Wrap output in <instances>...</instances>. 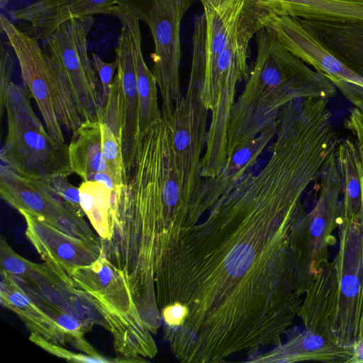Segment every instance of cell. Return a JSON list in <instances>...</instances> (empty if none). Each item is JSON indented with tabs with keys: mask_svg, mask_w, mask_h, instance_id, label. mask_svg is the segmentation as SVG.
I'll use <instances>...</instances> for the list:
<instances>
[{
	"mask_svg": "<svg viewBox=\"0 0 363 363\" xmlns=\"http://www.w3.org/2000/svg\"><path fill=\"white\" fill-rule=\"evenodd\" d=\"M300 201L233 189L182 229L154 279L159 311L179 303L183 325L164 330L176 359L218 363L282 343L302 303Z\"/></svg>",
	"mask_w": 363,
	"mask_h": 363,
	"instance_id": "6da1fadb",
	"label": "cell"
},
{
	"mask_svg": "<svg viewBox=\"0 0 363 363\" xmlns=\"http://www.w3.org/2000/svg\"><path fill=\"white\" fill-rule=\"evenodd\" d=\"M191 200L173 164L168 123L162 118L142 137L114 220L152 242L159 262L188 223Z\"/></svg>",
	"mask_w": 363,
	"mask_h": 363,
	"instance_id": "7a4b0ae2",
	"label": "cell"
},
{
	"mask_svg": "<svg viewBox=\"0 0 363 363\" xmlns=\"http://www.w3.org/2000/svg\"><path fill=\"white\" fill-rule=\"evenodd\" d=\"M257 55L231 111L227 159L242 144L276 125L281 109L298 99H330L336 86L286 49L263 27L255 34Z\"/></svg>",
	"mask_w": 363,
	"mask_h": 363,
	"instance_id": "3957f363",
	"label": "cell"
},
{
	"mask_svg": "<svg viewBox=\"0 0 363 363\" xmlns=\"http://www.w3.org/2000/svg\"><path fill=\"white\" fill-rule=\"evenodd\" d=\"M339 229L337 255L308 288L298 316L305 329L354 347L363 314V229L359 218Z\"/></svg>",
	"mask_w": 363,
	"mask_h": 363,
	"instance_id": "277c9868",
	"label": "cell"
},
{
	"mask_svg": "<svg viewBox=\"0 0 363 363\" xmlns=\"http://www.w3.org/2000/svg\"><path fill=\"white\" fill-rule=\"evenodd\" d=\"M65 272L73 291L94 313L97 324L112 334L116 352L130 362H146L144 358L155 356L157 350L152 333L118 267L101 255L90 264Z\"/></svg>",
	"mask_w": 363,
	"mask_h": 363,
	"instance_id": "5b68a950",
	"label": "cell"
},
{
	"mask_svg": "<svg viewBox=\"0 0 363 363\" xmlns=\"http://www.w3.org/2000/svg\"><path fill=\"white\" fill-rule=\"evenodd\" d=\"M93 22L94 18L70 19L43 41L52 66L58 118L72 133L84 122L101 121V91L87 50Z\"/></svg>",
	"mask_w": 363,
	"mask_h": 363,
	"instance_id": "8992f818",
	"label": "cell"
},
{
	"mask_svg": "<svg viewBox=\"0 0 363 363\" xmlns=\"http://www.w3.org/2000/svg\"><path fill=\"white\" fill-rule=\"evenodd\" d=\"M28 89L13 81L4 102L8 130L1 160L19 175L46 180L73 173L68 145L55 140L33 111Z\"/></svg>",
	"mask_w": 363,
	"mask_h": 363,
	"instance_id": "52a82bcc",
	"label": "cell"
},
{
	"mask_svg": "<svg viewBox=\"0 0 363 363\" xmlns=\"http://www.w3.org/2000/svg\"><path fill=\"white\" fill-rule=\"evenodd\" d=\"M196 0H121L115 6L145 22L155 45L152 72L162 99V118L168 120L183 97L180 86V27Z\"/></svg>",
	"mask_w": 363,
	"mask_h": 363,
	"instance_id": "ba28073f",
	"label": "cell"
},
{
	"mask_svg": "<svg viewBox=\"0 0 363 363\" xmlns=\"http://www.w3.org/2000/svg\"><path fill=\"white\" fill-rule=\"evenodd\" d=\"M336 152V150H335ZM335 152L326 161L320 174V192L313 209L301 216L298 237L299 288L304 295L328 261L329 247L341 220L342 184Z\"/></svg>",
	"mask_w": 363,
	"mask_h": 363,
	"instance_id": "9c48e42d",
	"label": "cell"
},
{
	"mask_svg": "<svg viewBox=\"0 0 363 363\" xmlns=\"http://www.w3.org/2000/svg\"><path fill=\"white\" fill-rule=\"evenodd\" d=\"M203 13L195 18L192 60L188 84L202 89L201 98L209 111L212 78L218 56L255 0H199Z\"/></svg>",
	"mask_w": 363,
	"mask_h": 363,
	"instance_id": "30bf717a",
	"label": "cell"
},
{
	"mask_svg": "<svg viewBox=\"0 0 363 363\" xmlns=\"http://www.w3.org/2000/svg\"><path fill=\"white\" fill-rule=\"evenodd\" d=\"M200 87L188 84L185 96L166 120L169 125L173 164L182 187L191 200L202 180L201 154L207 140L208 110Z\"/></svg>",
	"mask_w": 363,
	"mask_h": 363,
	"instance_id": "8fae6325",
	"label": "cell"
},
{
	"mask_svg": "<svg viewBox=\"0 0 363 363\" xmlns=\"http://www.w3.org/2000/svg\"><path fill=\"white\" fill-rule=\"evenodd\" d=\"M0 194L16 210L36 215L70 235L99 243L96 235L84 220V214L52 192L44 180L22 177L2 162Z\"/></svg>",
	"mask_w": 363,
	"mask_h": 363,
	"instance_id": "7c38bea8",
	"label": "cell"
},
{
	"mask_svg": "<svg viewBox=\"0 0 363 363\" xmlns=\"http://www.w3.org/2000/svg\"><path fill=\"white\" fill-rule=\"evenodd\" d=\"M0 26L6 36V43L17 57L23 84L35 101L46 130L55 140L66 143L57 111L53 70L49 55L38 39L20 30L3 13Z\"/></svg>",
	"mask_w": 363,
	"mask_h": 363,
	"instance_id": "4fadbf2b",
	"label": "cell"
},
{
	"mask_svg": "<svg viewBox=\"0 0 363 363\" xmlns=\"http://www.w3.org/2000/svg\"><path fill=\"white\" fill-rule=\"evenodd\" d=\"M262 21L286 49L333 84L347 82L363 88V77L330 52L296 18L269 13Z\"/></svg>",
	"mask_w": 363,
	"mask_h": 363,
	"instance_id": "5bb4252c",
	"label": "cell"
},
{
	"mask_svg": "<svg viewBox=\"0 0 363 363\" xmlns=\"http://www.w3.org/2000/svg\"><path fill=\"white\" fill-rule=\"evenodd\" d=\"M277 127V124L264 130L238 147L227 159L218 175L202 179L194 194L186 228L196 224L218 200L229 193L252 168L264 148L274 139Z\"/></svg>",
	"mask_w": 363,
	"mask_h": 363,
	"instance_id": "9a60e30c",
	"label": "cell"
},
{
	"mask_svg": "<svg viewBox=\"0 0 363 363\" xmlns=\"http://www.w3.org/2000/svg\"><path fill=\"white\" fill-rule=\"evenodd\" d=\"M18 211L26 220V237L45 262L66 271L90 264L102 255L100 243L74 237L36 215Z\"/></svg>",
	"mask_w": 363,
	"mask_h": 363,
	"instance_id": "2e32d148",
	"label": "cell"
},
{
	"mask_svg": "<svg viewBox=\"0 0 363 363\" xmlns=\"http://www.w3.org/2000/svg\"><path fill=\"white\" fill-rule=\"evenodd\" d=\"M121 0H35L11 10L14 21L27 23L30 35L44 41L61 24L70 19L110 14Z\"/></svg>",
	"mask_w": 363,
	"mask_h": 363,
	"instance_id": "e0dca14e",
	"label": "cell"
},
{
	"mask_svg": "<svg viewBox=\"0 0 363 363\" xmlns=\"http://www.w3.org/2000/svg\"><path fill=\"white\" fill-rule=\"evenodd\" d=\"M116 74L121 79L124 96L125 121L122 137V149L127 176L133 167L139 145V100L133 45L130 33L122 25L115 48Z\"/></svg>",
	"mask_w": 363,
	"mask_h": 363,
	"instance_id": "ac0fdd59",
	"label": "cell"
},
{
	"mask_svg": "<svg viewBox=\"0 0 363 363\" xmlns=\"http://www.w3.org/2000/svg\"><path fill=\"white\" fill-rule=\"evenodd\" d=\"M354 356L353 347L342 346L316 331L304 329L271 351L250 357L248 362L352 363Z\"/></svg>",
	"mask_w": 363,
	"mask_h": 363,
	"instance_id": "d6986e66",
	"label": "cell"
},
{
	"mask_svg": "<svg viewBox=\"0 0 363 363\" xmlns=\"http://www.w3.org/2000/svg\"><path fill=\"white\" fill-rule=\"evenodd\" d=\"M110 15L117 17L121 24L127 27L133 40L139 100V133L141 140L151 127L162 119V111L158 105V86L152 71L147 66L143 57L140 21L116 7L112 8Z\"/></svg>",
	"mask_w": 363,
	"mask_h": 363,
	"instance_id": "ffe728a7",
	"label": "cell"
},
{
	"mask_svg": "<svg viewBox=\"0 0 363 363\" xmlns=\"http://www.w3.org/2000/svg\"><path fill=\"white\" fill-rule=\"evenodd\" d=\"M273 13L308 21L363 24V0H255Z\"/></svg>",
	"mask_w": 363,
	"mask_h": 363,
	"instance_id": "44dd1931",
	"label": "cell"
},
{
	"mask_svg": "<svg viewBox=\"0 0 363 363\" xmlns=\"http://www.w3.org/2000/svg\"><path fill=\"white\" fill-rule=\"evenodd\" d=\"M1 303L14 312L30 333L45 340L66 345L63 333L55 320L40 308L11 274L1 270Z\"/></svg>",
	"mask_w": 363,
	"mask_h": 363,
	"instance_id": "7402d4cb",
	"label": "cell"
},
{
	"mask_svg": "<svg viewBox=\"0 0 363 363\" xmlns=\"http://www.w3.org/2000/svg\"><path fill=\"white\" fill-rule=\"evenodd\" d=\"M330 52L363 77V24L296 18Z\"/></svg>",
	"mask_w": 363,
	"mask_h": 363,
	"instance_id": "603a6c76",
	"label": "cell"
},
{
	"mask_svg": "<svg viewBox=\"0 0 363 363\" xmlns=\"http://www.w3.org/2000/svg\"><path fill=\"white\" fill-rule=\"evenodd\" d=\"M68 147L72 170L84 181L97 172L109 173L102 150L101 122L83 123L73 132Z\"/></svg>",
	"mask_w": 363,
	"mask_h": 363,
	"instance_id": "cb8c5ba5",
	"label": "cell"
},
{
	"mask_svg": "<svg viewBox=\"0 0 363 363\" xmlns=\"http://www.w3.org/2000/svg\"><path fill=\"white\" fill-rule=\"evenodd\" d=\"M335 154L343 196L340 225L350 224L359 217L362 198L358 169L359 157L354 140L346 138L341 140Z\"/></svg>",
	"mask_w": 363,
	"mask_h": 363,
	"instance_id": "d4e9b609",
	"label": "cell"
},
{
	"mask_svg": "<svg viewBox=\"0 0 363 363\" xmlns=\"http://www.w3.org/2000/svg\"><path fill=\"white\" fill-rule=\"evenodd\" d=\"M80 204L84 214L100 238V242L109 235L111 190L99 182L84 181L79 187Z\"/></svg>",
	"mask_w": 363,
	"mask_h": 363,
	"instance_id": "484cf974",
	"label": "cell"
},
{
	"mask_svg": "<svg viewBox=\"0 0 363 363\" xmlns=\"http://www.w3.org/2000/svg\"><path fill=\"white\" fill-rule=\"evenodd\" d=\"M37 304L48 313L61 328L66 344H69L86 354L108 360L103 357L86 340L84 335L89 331V325L74 315L65 311L60 308L46 302H38Z\"/></svg>",
	"mask_w": 363,
	"mask_h": 363,
	"instance_id": "4316f807",
	"label": "cell"
},
{
	"mask_svg": "<svg viewBox=\"0 0 363 363\" xmlns=\"http://www.w3.org/2000/svg\"><path fill=\"white\" fill-rule=\"evenodd\" d=\"M125 121L123 91L120 77L116 73L108 98L103 108L101 123H106L122 144Z\"/></svg>",
	"mask_w": 363,
	"mask_h": 363,
	"instance_id": "83f0119b",
	"label": "cell"
},
{
	"mask_svg": "<svg viewBox=\"0 0 363 363\" xmlns=\"http://www.w3.org/2000/svg\"><path fill=\"white\" fill-rule=\"evenodd\" d=\"M102 150L109 173L118 186L123 187L127 182L121 143L104 123H101Z\"/></svg>",
	"mask_w": 363,
	"mask_h": 363,
	"instance_id": "f1b7e54d",
	"label": "cell"
},
{
	"mask_svg": "<svg viewBox=\"0 0 363 363\" xmlns=\"http://www.w3.org/2000/svg\"><path fill=\"white\" fill-rule=\"evenodd\" d=\"M37 266L38 264L26 259L14 252L6 241L1 238V270L16 279H23L29 276Z\"/></svg>",
	"mask_w": 363,
	"mask_h": 363,
	"instance_id": "f546056e",
	"label": "cell"
},
{
	"mask_svg": "<svg viewBox=\"0 0 363 363\" xmlns=\"http://www.w3.org/2000/svg\"><path fill=\"white\" fill-rule=\"evenodd\" d=\"M29 339L31 342L38 345L48 352L62 357L69 362H109L108 360L95 357L89 354L72 352L62 346L60 344L50 342L43 337L30 333Z\"/></svg>",
	"mask_w": 363,
	"mask_h": 363,
	"instance_id": "4dcf8cb0",
	"label": "cell"
},
{
	"mask_svg": "<svg viewBox=\"0 0 363 363\" xmlns=\"http://www.w3.org/2000/svg\"><path fill=\"white\" fill-rule=\"evenodd\" d=\"M67 177L60 175L44 181L52 192L70 204L78 212L84 214L80 204L79 189L72 185Z\"/></svg>",
	"mask_w": 363,
	"mask_h": 363,
	"instance_id": "1f68e13d",
	"label": "cell"
},
{
	"mask_svg": "<svg viewBox=\"0 0 363 363\" xmlns=\"http://www.w3.org/2000/svg\"><path fill=\"white\" fill-rule=\"evenodd\" d=\"M92 63L101 82V96L104 106L113 84L115 72L117 70V62L115 60L112 62H106L97 54L92 53Z\"/></svg>",
	"mask_w": 363,
	"mask_h": 363,
	"instance_id": "d6a6232c",
	"label": "cell"
},
{
	"mask_svg": "<svg viewBox=\"0 0 363 363\" xmlns=\"http://www.w3.org/2000/svg\"><path fill=\"white\" fill-rule=\"evenodd\" d=\"M0 106L1 116L4 112V102L9 85L12 82L13 61L10 52L1 45L0 50Z\"/></svg>",
	"mask_w": 363,
	"mask_h": 363,
	"instance_id": "836d02e7",
	"label": "cell"
},
{
	"mask_svg": "<svg viewBox=\"0 0 363 363\" xmlns=\"http://www.w3.org/2000/svg\"><path fill=\"white\" fill-rule=\"evenodd\" d=\"M344 125L352 135L359 159L363 164V115L356 107L351 109Z\"/></svg>",
	"mask_w": 363,
	"mask_h": 363,
	"instance_id": "e575fe53",
	"label": "cell"
},
{
	"mask_svg": "<svg viewBox=\"0 0 363 363\" xmlns=\"http://www.w3.org/2000/svg\"><path fill=\"white\" fill-rule=\"evenodd\" d=\"M335 86L363 115V88L347 82H338Z\"/></svg>",
	"mask_w": 363,
	"mask_h": 363,
	"instance_id": "d590c367",
	"label": "cell"
},
{
	"mask_svg": "<svg viewBox=\"0 0 363 363\" xmlns=\"http://www.w3.org/2000/svg\"><path fill=\"white\" fill-rule=\"evenodd\" d=\"M358 169L359 173L360 184H361V208L359 213V220L363 229V164L359 159L358 164Z\"/></svg>",
	"mask_w": 363,
	"mask_h": 363,
	"instance_id": "8d00e7d4",
	"label": "cell"
},
{
	"mask_svg": "<svg viewBox=\"0 0 363 363\" xmlns=\"http://www.w3.org/2000/svg\"><path fill=\"white\" fill-rule=\"evenodd\" d=\"M354 351V356L352 363H362L363 362V340L358 342L353 347Z\"/></svg>",
	"mask_w": 363,
	"mask_h": 363,
	"instance_id": "74e56055",
	"label": "cell"
},
{
	"mask_svg": "<svg viewBox=\"0 0 363 363\" xmlns=\"http://www.w3.org/2000/svg\"><path fill=\"white\" fill-rule=\"evenodd\" d=\"M363 340V314L361 320L360 327H359V338L358 342Z\"/></svg>",
	"mask_w": 363,
	"mask_h": 363,
	"instance_id": "f35d334b",
	"label": "cell"
},
{
	"mask_svg": "<svg viewBox=\"0 0 363 363\" xmlns=\"http://www.w3.org/2000/svg\"><path fill=\"white\" fill-rule=\"evenodd\" d=\"M11 0H0V7L1 9H4L6 6L11 1Z\"/></svg>",
	"mask_w": 363,
	"mask_h": 363,
	"instance_id": "ab89813d",
	"label": "cell"
}]
</instances>
